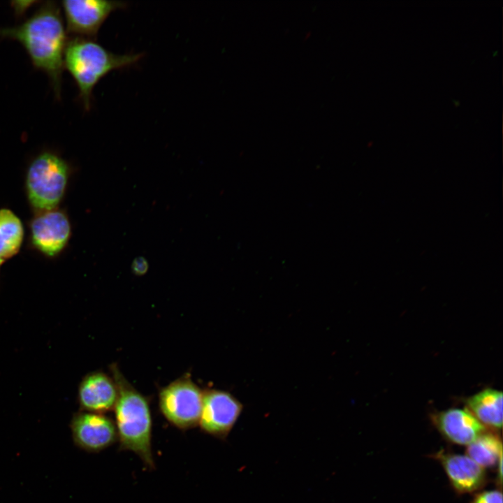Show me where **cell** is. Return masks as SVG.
<instances>
[{
  "label": "cell",
  "mask_w": 503,
  "mask_h": 503,
  "mask_svg": "<svg viewBox=\"0 0 503 503\" xmlns=\"http://www.w3.org/2000/svg\"><path fill=\"white\" fill-rule=\"evenodd\" d=\"M149 264L147 259L143 256L134 258L131 264L132 272L137 276H142L147 273Z\"/></svg>",
  "instance_id": "obj_17"
},
{
  "label": "cell",
  "mask_w": 503,
  "mask_h": 503,
  "mask_svg": "<svg viewBox=\"0 0 503 503\" xmlns=\"http://www.w3.org/2000/svg\"><path fill=\"white\" fill-rule=\"evenodd\" d=\"M467 409L484 426L501 429L502 426V393L493 388L484 389L469 397Z\"/></svg>",
  "instance_id": "obj_13"
},
{
  "label": "cell",
  "mask_w": 503,
  "mask_h": 503,
  "mask_svg": "<svg viewBox=\"0 0 503 503\" xmlns=\"http://www.w3.org/2000/svg\"><path fill=\"white\" fill-rule=\"evenodd\" d=\"M467 455L482 467H492L502 458V444L499 437L485 432L467 446Z\"/></svg>",
  "instance_id": "obj_15"
},
{
  "label": "cell",
  "mask_w": 503,
  "mask_h": 503,
  "mask_svg": "<svg viewBox=\"0 0 503 503\" xmlns=\"http://www.w3.org/2000/svg\"><path fill=\"white\" fill-rule=\"evenodd\" d=\"M35 3H38V1H13L11 3L12 7L14 9V11L17 16L22 15L23 13L26 12L27 9L30 6H32V4H34Z\"/></svg>",
  "instance_id": "obj_18"
},
{
  "label": "cell",
  "mask_w": 503,
  "mask_h": 503,
  "mask_svg": "<svg viewBox=\"0 0 503 503\" xmlns=\"http://www.w3.org/2000/svg\"><path fill=\"white\" fill-rule=\"evenodd\" d=\"M453 488L459 493H471L484 483V468L467 455L440 453L437 455Z\"/></svg>",
  "instance_id": "obj_12"
},
{
  "label": "cell",
  "mask_w": 503,
  "mask_h": 503,
  "mask_svg": "<svg viewBox=\"0 0 503 503\" xmlns=\"http://www.w3.org/2000/svg\"><path fill=\"white\" fill-rule=\"evenodd\" d=\"M0 37L16 40L23 45L34 66L48 75L56 96L59 98L68 41L56 2H44L19 25L0 28Z\"/></svg>",
  "instance_id": "obj_1"
},
{
  "label": "cell",
  "mask_w": 503,
  "mask_h": 503,
  "mask_svg": "<svg viewBox=\"0 0 503 503\" xmlns=\"http://www.w3.org/2000/svg\"><path fill=\"white\" fill-rule=\"evenodd\" d=\"M437 430L449 441L468 446L486 432L480 423L467 409L451 408L432 416Z\"/></svg>",
  "instance_id": "obj_11"
},
{
  "label": "cell",
  "mask_w": 503,
  "mask_h": 503,
  "mask_svg": "<svg viewBox=\"0 0 503 503\" xmlns=\"http://www.w3.org/2000/svg\"><path fill=\"white\" fill-rule=\"evenodd\" d=\"M243 407L229 392L203 390V406L198 425L212 437L225 439L238 420Z\"/></svg>",
  "instance_id": "obj_6"
},
{
  "label": "cell",
  "mask_w": 503,
  "mask_h": 503,
  "mask_svg": "<svg viewBox=\"0 0 503 503\" xmlns=\"http://www.w3.org/2000/svg\"><path fill=\"white\" fill-rule=\"evenodd\" d=\"M203 398V390L186 373L159 390V410L177 428H193L199 423Z\"/></svg>",
  "instance_id": "obj_5"
},
{
  "label": "cell",
  "mask_w": 503,
  "mask_h": 503,
  "mask_svg": "<svg viewBox=\"0 0 503 503\" xmlns=\"http://www.w3.org/2000/svg\"><path fill=\"white\" fill-rule=\"evenodd\" d=\"M71 427L75 444L88 452H100L117 441L115 421L105 414L79 412L73 416Z\"/></svg>",
  "instance_id": "obj_8"
},
{
  "label": "cell",
  "mask_w": 503,
  "mask_h": 503,
  "mask_svg": "<svg viewBox=\"0 0 503 503\" xmlns=\"http://www.w3.org/2000/svg\"><path fill=\"white\" fill-rule=\"evenodd\" d=\"M110 370L117 389L113 410L119 450L133 452L147 468L154 469L152 419L149 400L131 384L116 363L110 365Z\"/></svg>",
  "instance_id": "obj_2"
},
{
  "label": "cell",
  "mask_w": 503,
  "mask_h": 503,
  "mask_svg": "<svg viewBox=\"0 0 503 503\" xmlns=\"http://www.w3.org/2000/svg\"><path fill=\"white\" fill-rule=\"evenodd\" d=\"M70 169L61 156L43 152L30 163L26 175L27 197L31 206L43 212L54 209L62 199Z\"/></svg>",
  "instance_id": "obj_4"
},
{
  "label": "cell",
  "mask_w": 503,
  "mask_h": 503,
  "mask_svg": "<svg viewBox=\"0 0 503 503\" xmlns=\"http://www.w3.org/2000/svg\"><path fill=\"white\" fill-rule=\"evenodd\" d=\"M61 7L66 30L76 37L93 39L108 17L115 10L126 6L117 1L66 0Z\"/></svg>",
  "instance_id": "obj_7"
},
{
  "label": "cell",
  "mask_w": 503,
  "mask_h": 503,
  "mask_svg": "<svg viewBox=\"0 0 503 503\" xmlns=\"http://www.w3.org/2000/svg\"><path fill=\"white\" fill-rule=\"evenodd\" d=\"M117 399V389L112 377L102 371L87 374L79 385L78 402L83 411L105 414L114 409Z\"/></svg>",
  "instance_id": "obj_10"
},
{
  "label": "cell",
  "mask_w": 503,
  "mask_h": 503,
  "mask_svg": "<svg viewBox=\"0 0 503 503\" xmlns=\"http://www.w3.org/2000/svg\"><path fill=\"white\" fill-rule=\"evenodd\" d=\"M142 54H117L106 50L94 39L75 37L67 42L64 68L71 75L79 90L85 110L91 106L92 91L99 80L110 71L136 63Z\"/></svg>",
  "instance_id": "obj_3"
},
{
  "label": "cell",
  "mask_w": 503,
  "mask_h": 503,
  "mask_svg": "<svg viewBox=\"0 0 503 503\" xmlns=\"http://www.w3.org/2000/svg\"><path fill=\"white\" fill-rule=\"evenodd\" d=\"M32 245L48 256H55L66 247L71 233L67 215L56 208L40 212L30 224Z\"/></svg>",
  "instance_id": "obj_9"
},
{
  "label": "cell",
  "mask_w": 503,
  "mask_h": 503,
  "mask_svg": "<svg viewBox=\"0 0 503 503\" xmlns=\"http://www.w3.org/2000/svg\"><path fill=\"white\" fill-rule=\"evenodd\" d=\"M472 503H502V494L497 490L483 491L475 496Z\"/></svg>",
  "instance_id": "obj_16"
},
{
  "label": "cell",
  "mask_w": 503,
  "mask_h": 503,
  "mask_svg": "<svg viewBox=\"0 0 503 503\" xmlns=\"http://www.w3.org/2000/svg\"><path fill=\"white\" fill-rule=\"evenodd\" d=\"M24 236L20 219L8 209L0 210V268L20 250Z\"/></svg>",
  "instance_id": "obj_14"
}]
</instances>
